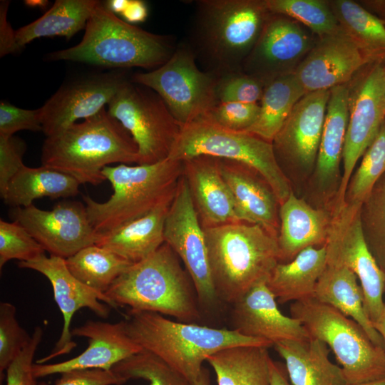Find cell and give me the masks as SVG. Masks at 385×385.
Returning <instances> with one entry per match:
<instances>
[{"instance_id": "277c9868", "label": "cell", "mask_w": 385, "mask_h": 385, "mask_svg": "<svg viewBox=\"0 0 385 385\" xmlns=\"http://www.w3.org/2000/svg\"><path fill=\"white\" fill-rule=\"evenodd\" d=\"M124 322L128 334L143 350L160 358L192 384L203 362L220 350L240 345L273 346L233 329L175 322L155 312H128Z\"/></svg>"}, {"instance_id": "6f0895ef", "label": "cell", "mask_w": 385, "mask_h": 385, "mask_svg": "<svg viewBox=\"0 0 385 385\" xmlns=\"http://www.w3.org/2000/svg\"><path fill=\"white\" fill-rule=\"evenodd\" d=\"M346 385H385V379H382L380 380L371 381V382L356 384H346Z\"/></svg>"}, {"instance_id": "4316f807", "label": "cell", "mask_w": 385, "mask_h": 385, "mask_svg": "<svg viewBox=\"0 0 385 385\" xmlns=\"http://www.w3.org/2000/svg\"><path fill=\"white\" fill-rule=\"evenodd\" d=\"M171 203L138 219L100 233L96 245L134 264L154 253L163 243L165 217Z\"/></svg>"}, {"instance_id": "484cf974", "label": "cell", "mask_w": 385, "mask_h": 385, "mask_svg": "<svg viewBox=\"0 0 385 385\" xmlns=\"http://www.w3.org/2000/svg\"><path fill=\"white\" fill-rule=\"evenodd\" d=\"M273 346L285 361L292 385L347 384L342 369L330 361V349L322 341L310 337L279 342Z\"/></svg>"}, {"instance_id": "d6a6232c", "label": "cell", "mask_w": 385, "mask_h": 385, "mask_svg": "<svg viewBox=\"0 0 385 385\" xmlns=\"http://www.w3.org/2000/svg\"><path fill=\"white\" fill-rule=\"evenodd\" d=\"M100 1L96 0H56L40 18L16 31L21 49L41 37L64 36L69 39L86 24Z\"/></svg>"}, {"instance_id": "f6af8a7d", "label": "cell", "mask_w": 385, "mask_h": 385, "mask_svg": "<svg viewBox=\"0 0 385 385\" xmlns=\"http://www.w3.org/2000/svg\"><path fill=\"white\" fill-rule=\"evenodd\" d=\"M43 334L42 328L36 327L34 329L29 344L6 368V385H38L33 371V360Z\"/></svg>"}, {"instance_id": "8fae6325", "label": "cell", "mask_w": 385, "mask_h": 385, "mask_svg": "<svg viewBox=\"0 0 385 385\" xmlns=\"http://www.w3.org/2000/svg\"><path fill=\"white\" fill-rule=\"evenodd\" d=\"M108 112L135 143L138 165L169 157L182 125L154 91L128 80L108 104Z\"/></svg>"}, {"instance_id": "f546056e", "label": "cell", "mask_w": 385, "mask_h": 385, "mask_svg": "<svg viewBox=\"0 0 385 385\" xmlns=\"http://www.w3.org/2000/svg\"><path fill=\"white\" fill-rule=\"evenodd\" d=\"M313 298L356 322L375 344L384 348L382 337L366 314L361 285L351 270L327 264L317 282Z\"/></svg>"}, {"instance_id": "52a82bcc", "label": "cell", "mask_w": 385, "mask_h": 385, "mask_svg": "<svg viewBox=\"0 0 385 385\" xmlns=\"http://www.w3.org/2000/svg\"><path fill=\"white\" fill-rule=\"evenodd\" d=\"M102 173L113 192L104 202L83 195L89 221L103 233L172 202L183 162L167 158L152 164L106 166Z\"/></svg>"}, {"instance_id": "cb8c5ba5", "label": "cell", "mask_w": 385, "mask_h": 385, "mask_svg": "<svg viewBox=\"0 0 385 385\" xmlns=\"http://www.w3.org/2000/svg\"><path fill=\"white\" fill-rule=\"evenodd\" d=\"M220 165L239 221L260 225L277 238L279 202L268 183L240 163L220 158Z\"/></svg>"}, {"instance_id": "3957f363", "label": "cell", "mask_w": 385, "mask_h": 385, "mask_svg": "<svg viewBox=\"0 0 385 385\" xmlns=\"http://www.w3.org/2000/svg\"><path fill=\"white\" fill-rule=\"evenodd\" d=\"M105 294L113 308L128 307L130 312H155L185 323L201 319L193 282L165 242L145 260L132 264Z\"/></svg>"}, {"instance_id": "ffe728a7", "label": "cell", "mask_w": 385, "mask_h": 385, "mask_svg": "<svg viewBox=\"0 0 385 385\" xmlns=\"http://www.w3.org/2000/svg\"><path fill=\"white\" fill-rule=\"evenodd\" d=\"M311 50L308 35L294 21L271 14L250 53L242 71L264 85L288 69Z\"/></svg>"}, {"instance_id": "681fc988", "label": "cell", "mask_w": 385, "mask_h": 385, "mask_svg": "<svg viewBox=\"0 0 385 385\" xmlns=\"http://www.w3.org/2000/svg\"><path fill=\"white\" fill-rule=\"evenodd\" d=\"M9 1H1L0 3V56H5L20 51L16 38V31L11 28L7 20Z\"/></svg>"}, {"instance_id": "44dd1931", "label": "cell", "mask_w": 385, "mask_h": 385, "mask_svg": "<svg viewBox=\"0 0 385 385\" xmlns=\"http://www.w3.org/2000/svg\"><path fill=\"white\" fill-rule=\"evenodd\" d=\"M231 305V329L244 336L264 339L272 345L310 337L299 320L281 312L267 281L252 287Z\"/></svg>"}, {"instance_id": "816d5d0a", "label": "cell", "mask_w": 385, "mask_h": 385, "mask_svg": "<svg viewBox=\"0 0 385 385\" xmlns=\"http://www.w3.org/2000/svg\"><path fill=\"white\" fill-rule=\"evenodd\" d=\"M287 371L272 359L270 363V385H290Z\"/></svg>"}, {"instance_id": "ac0fdd59", "label": "cell", "mask_w": 385, "mask_h": 385, "mask_svg": "<svg viewBox=\"0 0 385 385\" xmlns=\"http://www.w3.org/2000/svg\"><path fill=\"white\" fill-rule=\"evenodd\" d=\"M71 332L73 337L87 338V348L66 361L34 364L33 371L36 379L72 370H111L117 364L143 350L128 334L124 320L116 323L88 320Z\"/></svg>"}, {"instance_id": "4fadbf2b", "label": "cell", "mask_w": 385, "mask_h": 385, "mask_svg": "<svg viewBox=\"0 0 385 385\" xmlns=\"http://www.w3.org/2000/svg\"><path fill=\"white\" fill-rule=\"evenodd\" d=\"M164 240L190 275L201 311L216 309L221 302L212 280L205 231L183 175L165 217Z\"/></svg>"}, {"instance_id": "ab89813d", "label": "cell", "mask_w": 385, "mask_h": 385, "mask_svg": "<svg viewBox=\"0 0 385 385\" xmlns=\"http://www.w3.org/2000/svg\"><path fill=\"white\" fill-rule=\"evenodd\" d=\"M111 370L126 381L143 379L149 385H192L160 358L145 350L120 361Z\"/></svg>"}, {"instance_id": "f35d334b", "label": "cell", "mask_w": 385, "mask_h": 385, "mask_svg": "<svg viewBox=\"0 0 385 385\" xmlns=\"http://www.w3.org/2000/svg\"><path fill=\"white\" fill-rule=\"evenodd\" d=\"M360 220L369 250L385 272V173L361 203Z\"/></svg>"}, {"instance_id": "7bdbcfd3", "label": "cell", "mask_w": 385, "mask_h": 385, "mask_svg": "<svg viewBox=\"0 0 385 385\" xmlns=\"http://www.w3.org/2000/svg\"><path fill=\"white\" fill-rule=\"evenodd\" d=\"M260 111L258 103L218 102L200 118L227 130L246 131L256 122Z\"/></svg>"}, {"instance_id": "2e32d148", "label": "cell", "mask_w": 385, "mask_h": 385, "mask_svg": "<svg viewBox=\"0 0 385 385\" xmlns=\"http://www.w3.org/2000/svg\"><path fill=\"white\" fill-rule=\"evenodd\" d=\"M20 268L30 269L43 274L51 282L53 297L63 318L60 337L48 356L39 359L36 364L70 353L76 346L70 325L74 314L82 308H88L95 314L107 318L113 304L104 294L99 293L76 279L68 270L65 259L45 253L27 262H19Z\"/></svg>"}, {"instance_id": "7a4b0ae2", "label": "cell", "mask_w": 385, "mask_h": 385, "mask_svg": "<svg viewBox=\"0 0 385 385\" xmlns=\"http://www.w3.org/2000/svg\"><path fill=\"white\" fill-rule=\"evenodd\" d=\"M42 165L68 175L80 184L98 185L111 163L138 164V148L129 133L106 108L81 123L45 139Z\"/></svg>"}, {"instance_id": "9f6ffc18", "label": "cell", "mask_w": 385, "mask_h": 385, "mask_svg": "<svg viewBox=\"0 0 385 385\" xmlns=\"http://www.w3.org/2000/svg\"><path fill=\"white\" fill-rule=\"evenodd\" d=\"M48 1L44 0H28L25 1V4L33 7H44Z\"/></svg>"}, {"instance_id": "f1b7e54d", "label": "cell", "mask_w": 385, "mask_h": 385, "mask_svg": "<svg viewBox=\"0 0 385 385\" xmlns=\"http://www.w3.org/2000/svg\"><path fill=\"white\" fill-rule=\"evenodd\" d=\"M327 265L325 245L307 247L291 261L278 262L267 281V287L280 304L313 298Z\"/></svg>"}, {"instance_id": "7402d4cb", "label": "cell", "mask_w": 385, "mask_h": 385, "mask_svg": "<svg viewBox=\"0 0 385 385\" xmlns=\"http://www.w3.org/2000/svg\"><path fill=\"white\" fill-rule=\"evenodd\" d=\"M330 90L306 93L272 140L275 155L304 169L315 163Z\"/></svg>"}, {"instance_id": "f907efd6", "label": "cell", "mask_w": 385, "mask_h": 385, "mask_svg": "<svg viewBox=\"0 0 385 385\" xmlns=\"http://www.w3.org/2000/svg\"><path fill=\"white\" fill-rule=\"evenodd\" d=\"M122 16L130 24L143 22L148 16L146 4L141 0H129Z\"/></svg>"}, {"instance_id": "6da1fadb", "label": "cell", "mask_w": 385, "mask_h": 385, "mask_svg": "<svg viewBox=\"0 0 385 385\" xmlns=\"http://www.w3.org/2000/svg\"><path fill=\"white\" fill-rule=\"evenodd\" d=\"M270 14L265 0L196 1L187 43L204 71H242Z\"/></svg>"}, {"instance_id": "9c48e42d", "label": "cell", "mask_w": 385, "mask_h": 385, "mask_svg": "<svg viewBox=\"0 0 385 385\" xmlns=\"http://www.w3.org/2000/svg\"><path fill=\"white\" fill-rule=\"evenodd\" d=\"M207 155L243 164L261 175L279 205L292 192L279 165L272 142L245 131H232L199 118L182 126L169 155L184 161Z\"/></svg>"}, {"instance_id": "ee69618b", "label": "cell", "mask_w": 385, "mask_h": 385, "mask_svg": "<svg viewBox=\"0 0 385 385\" xmlns=\"http://www.w3.org/2000/svg\"><path fill=\"white\" fill-rule=\"evenodd\" d=\"M265 85L242 71L218 76L216 85L217 102L235 101L257 103Z\"/></svg>"}, {"instance_id": "e0dca14e", "label": "cell", "mask_w": 385, "mask_h": 385, "mask_svg": "<svg viewBox=\"0 0 385 385\" xmlns=\"http://www.w3.org/2000/svg\"><path fill=\"white\" fill-rule=\"evenodd\" d=\"M128 81L121 72L81 78L62 86L41 107L42 131L54 135L79 119L99 113Z\"/></svg>"}, {"instance_id": "d4e9b609", "label": "cell", "mask_w": 385, "mask_h": 385, "mask_svg": "<svg viewBox=\"0 0 385 385\" xmlns=\"http://www.w3.org/2000/svg\"><path fill=\"white\" fill-rule=\"evenodd\" d=\"M279 262L293 260L303 250L321 247L328 237L331 217L310 206L293 192L279 205Z\"/></svg>"}, {"instance_id": "60d3db41", "label": "cell", "mask_w": 385, "mask_h": 385, "mask_svg": "<svg viewBox=\"0 0 385 385\" xmlns=\"http://www.w3.org/2000/svg\"><path fill=\"white\" fill-rule=\"evenodd\" d=\"M45 253L43 247L20 224L0 220V269L11 260L27 262Z\"/></svg>"}, {"instance_id": "c3c4849f", "label": "cell", "mask_w": 385, "mask_h": 385, "mask_svg": "<svg viewBox=\"0 0 385 385\" xmlns=\"http://www.w3.org/2000/svg\"><path fill=\"white\" fill-rule=\"evenodd\" d=\"M127 382L113 370L78 369L61 374L53 385H122ZM38 385H51L41 382Z\"/></svg>"}, {"instance_id": "f5cc1de1", "label": "cell", "mask_w": 385, "mask_h": 385, "mask_svg": "<svg viewBox=\"0 0 385 385\" xmlns=\"http://www.w3.org/2000/svg\"><path fill=\"white\" fill-rule=\"evenodd\" d=\"M129 0H109L104 5L113 13L122 14L125 9Z\"/></svg>"}, {"instance_id": "603a6c76", "label": "cell", "mask_w": 385, "mask_h": 385, "mask_svg": "<svg viewBox=\"0 0 385 385\" xmlns=\"http://www.w3.org/2000/svg\"><path fill=\"white\" fill-rule=\"evenodd\" d=\"M183 162V175L202 227L240 222L220 158L201 155Z\"/></svg>"}, {"instance_id": "5bb4252c", "label": "cell", "mask_w": 385, "mask_h": 385, "mask_svg": "<svg viewBox=\"0 0 385 385\" xmlns=\"http://www.w3.org/2000/svg\"><path fill=\"white\" fill-rule=\"evenodd\" d=\"M349 121L342 154L343 171L335 207L345 202L358 160L376 137L385 118V65L373 66L354 86H349Z\"/></svg>"}, {"instance_id": "83f0119b", "label": "cell", "mask_w": 385, "mask_h": 385, "mask_svg": "<svg viewBox=\"0 0 385 385\" xmlns=\"http://www.w3.org/2000/svg\"><path fill=\"white\" fill-rule=\"evenodd\" d=\"M348 98L347 84L330 89L314 171L317 183L324 189L337 182L339 177L349 121Z\"/></svg>"}, {"instance_id": "db71d44e", "label": "cell", "mask_w": 385, "mask_h": 385, "mask_svg": "<svg viewBox=\"0 0 385 385\" xmlns=\"http://www.w3.org/2000/svg\"><path fill=\"white\" fill-rule=\"evenodd\" d=\"M192 385H212L210 372L205 367L202 368L197 379L192 384Z\"/></svg>"}, {"instance_id": "b9f144b4", "label": "cell", "mask_w": 385, "mask_h": 385, "mask_svg": "<svg viewBox=\"0 0 385 385\" xmlns=\"http://www.w3.org/2000/svg\"><path fill=\"white\" fill-rule=\"evenodd\" d=\"M31 338L19 324L16 309L7 302L0 303V380L12 360L24 349Z\"/></svg>"}, {"instance_id": "8992f818", "label": "cell", "mask_w": 385, "mask_h": 385, "mask_svg": "<svg viewBox=\"0 0 385 385\" xmlns=\"http://www.w3.org/2000/svg\"><path fill=\"white\" fill-rule=\"evenodd\" d=\"M176 46L169 36L135 26L100 1L86 24L82 40L74 46L49 53L48 60L153 70L170 58Z\"/></svg>"}, {"instance_id": "e575fe53", "label": "cell", "mask_w": 385, "mask_h": 385, "mask_svg": "<svg viewBox=\"0 0 385 385\" xmlns=\"http://www.w3.org/2000/svg\"><path fill=\"white\" fill-rule=\"evenodd\" d=\"M71 273L85 285L104 294L132 263L97 245L87 246L65 259Z\"/></svg>"}, {"instance_id": "7dc6e473", "label": "cell", "mask_w": 385, "mask_h": 385, "mask_svg": "<svg viewBox=\"0 0 385 385\" xmlns=\"http://www.w3.org/2000/svg\"><path fill=\"white\" fill-rule=\"evenodd\" d=\"M26 143L14 135H0V194L5 191L11 179L25 165L23 156Z\"/></svg>"}, {"instance_id": "9a60e30c", "label": "cell", "mask_w": 385, "mask_h": 385, "mask_svg": "<svg viewBox=\"0 0 385 385\" xmlns=\"http://www.w3.org/2000/svg\"><path fill=\"white\" fill-rule=\"evenodd\" d=\"M9 215L50 255L63 259L95 245L100 235L89 221L86 205L77 201L59 202L51 210H41L33 204L13 207Z\"/></svg>"}, {"instance_id": "4dcf8cb0", "label": "cell", "mask_w": 385, "mask_h": 385, "mask_svg": "<svg viewBox=\"0 0 385 385\" xmlns=\"http://www.w3.org/2000/svg\"><path fill=\"white\" fill-rule=\"evenodd\" d=\"M268 346L240 345L210 356L217 385H270L272 358Z\"/></svg>"}, {"instance_id": "d590c367", "label": "cell", "mask_w": 385, "mask_h": 385, "mask_svg": "<svg viewBox=\"0 0 385 385\" xmlns=\"http://www.w3.org/2000/svg\"><path fill=\"white\" fill-rule=\"evenodd\" d=\"M340 29L369 58L385 52V26L376 16L350 0L329 3Z\"/></svg>"}, {"instance_id": "5b68a950", "label": "cell", "mask_w": 385, "mask_h": 385, "mask_svg": "<svg viewBox=\"0 0 385 385\" xmlns=\"http://www.w3.org/2000/svg\"><path fill=\"white\" fill-rule=\"evenodd\" d=\"M213 286L221 303L232 304L267 281L279 262L277 237L257 225L233 222L204 228Z\"/></svg>"}, {"instance_id": "bcb514c9", "label": "cell", "mask_w": 385, "mask_h": 385, "mask_svg": "<svg viewBox=\"0 0 385 385\" xmlns=\"http://www.w3.org/2000/svg\"><path fill=\"white\" fill-rule=\"evenodd\" d=\"M42 131L40 108L28 110L0 103V135L11 136L19 130Z\"/></svg>"}, {"instance_id": "30bf717a", "label": "cell", "mask_w": 385, "mask_h": 385, "mask_svg": "<svg viewBox=\"0 0 385 385\" xmlns=\"http://www.w3.org/2000/svg\"><path fill=\"white\" fill-rule=\"evenodd\" d=\"M217 78L215 74L198 67L195 55L186 42L178 44L162 66L136 73L131 81L157 93L183 126L202 117L218 103Z\"/></svg>"}, {"instance_id": "680465c9", "label": "cell", "mask_w": 385, "mask_h": 385, "mask_svg": "<svg viewBox=\"0 0 385 385\" xmlns=\"http://www.w3.org/2000/svg\"><path fill=\"white\" fill-rule=\"evenodd\" d=\"M375 6H377V8L379 9L383 14V15L385 16V1H376L374 3Z\"/></svg>"}, {"instance_id": "d6986e66", "label": "cell", "mask_w": 385, "mask_h": 385, "mask_svg": "<svg viewBox=\"0 0 385 385\" xmlns=\"http://www.w3.org/2000/svg\"><path fill=\"white\" fill-rule=\"evenodd\" d=\"M369 58L339 28L320 38L294 73L305 93L347 84Z\"/></svg>"}, {"instance_id": "1f68e13d", "label": "cell", "mask_w": 385, "mask_h": 385, "mask_svg": "<svg viewBox=\"0 0 385 385\" xmlns=\"http://www.w3.org/2000/svg\"><path fill=\"white\" fill-rule=\"evenodd\" d=\"M81 184L73 177L41 165H24L11 179L1 195L5 204L13 207H28L36 199L76 196Z\"/></svg>"}, {"instance_id": "74e56055", "label": "cell", "mask_w": 385, "mask_h": 385, "mask_svg": "<svg viewBox=\"0 0 385 385\" xmlns=\"http://www.w3.org/2000/svg\"><path fill=\"white\" fill-rule=\"evenodd\" d=\"M271 14L294 19L320 38L339 29L329 4L320 0H265Z\"/></svg>"}, {"instance_id": "836d02e7", "label": "cell", "mask_w": 385, "mask_h": 385, "mask_svg": "<svg viewBox=\"0 0 385 385\" xmlns=\"http://www.w3.org/2000/svg\"><path fill=\"white\" fill-rule=\"evenodd\" d=\"M305 94L294 71L272 79L265 85L257 120L245 132L272 143L296 103Z\"/></svg>"}, {"instance_id": "11a10c76", "label": "cell", "mask_w": 385, "mask_h": 385, "mask_svg": "<svg viewBox=\"0 0 385 385\" xmlns=\"http://www.w3.org/2000/svg\"><path fill=\"white\" fill-rule=\"evenodd\" d=\"M374 327L383 338L385 350V308L380 319L374 324Z\"/></svg>"}, {"instance_id": "ba28073f", "label": "cell", "mask_w": 385, "mask_h": 385, "mask_svg": "<svg viewBox=\"0 0 385 385\" xmlns=\"http://www.w3.org/2000/svg\"><path fill=\"white\" fill-rule=\"evenodd\" d=\"M289 311L311 337L334 353L347 384L385 379V350L375 344L356 322L314 298L292 302Z\"/></svg>"}, {"instance_id": "8d00e7d4", "label": "cell", "mask_w": 385, "mask_h": 385, "mask_svg": "<svg viewBox=\"0 0 385 385\" xmlns=\"http://www.w3.org/2000/svg\"><path fill=\"white\" fill-rule=\"evenodd\" d=\"M385 173V118L347 186L345 202L361 205Z\"/></svg>"}, {"instance_id": "7c38bea8", "label": "cell", "mask_w": 385, "mask_h": 385, "mask_svg": "<svg viewBox=\"0 0 385 385\" xmlns=\"http://www.w3.org/2000/svg\"><path fill=\"white\" fill-rule=\"evenodd\" d=\"M361 205L345 202L335 207L326 243L327 264L345 267L359 280L364 306L373 324L381 318L385 301V272L371 255L364 240Z\"/></svg>"}]
</instances>
